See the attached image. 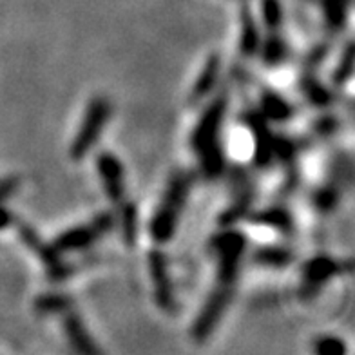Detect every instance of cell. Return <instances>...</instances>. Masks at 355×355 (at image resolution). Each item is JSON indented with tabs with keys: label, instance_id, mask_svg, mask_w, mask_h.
Instances as JSON below:
<instances>
[{
	"label": "cell",
	"instance_id": "6da1fadb",
	"mask_svg": "<svg viewBox=\"0 0 355 355\" xmlns=\"http://www.w3.org/2000/svg\"><path fill=\"white\" fill-rule=\"evenodd\" d=\"M229 149L232 158L239 159V162H247V159L254 155V150H256V144H254L252 140V135H250L247 129H243V127L234 129L229 140Z\"/></svg>",
	"mask_w": 355,
	"mask_h": 355
}]
</instances>
